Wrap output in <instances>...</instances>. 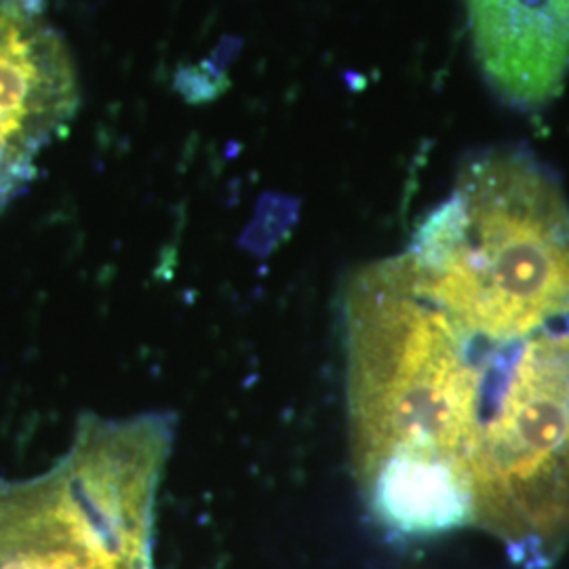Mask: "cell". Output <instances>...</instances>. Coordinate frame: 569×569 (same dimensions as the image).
Segmentation results:
<instances>
[{"instance_id":"3","label":"cell","mask_w":569,"mask_h":569,"mask_svg":"<svg viewBox=\"0 0 569 569\" xmlns=\"http://www.w3.org/2000/svg\"><path fill=\"white\" fill-rule=\"evenodd\" d=\"M468 39L489 89L517 110L559 98L569 74V0H465Z\"/></svg>"},{"instance_id":"2","label":"cell","mask_w":569,"mask_h":569,"mask_svg":"<svg viewBox=\"0 0 569 569\" xmlns=\"http://www.w3.org/2000/svg\"><path fill=\"white\" fill-rule=\"evenodd\" d=\"M77 108V70L47 0H0V213L34 180Z\"/></svg>"},{"instance_id":"1","label":"cell","mask_w":569,"mask_h":569,"mask_svg":"<svg viewBox=\"0 0 569 569\" xmlns=\"http://www.w3.org/2000/svg\"><path fill=\"white\" fill-rule=\"evenodd\" d=\"M350 453L385 528L483 526L519 559L569 531V201L500 148L346 289Z\"/></svg>"}]
</instances>
